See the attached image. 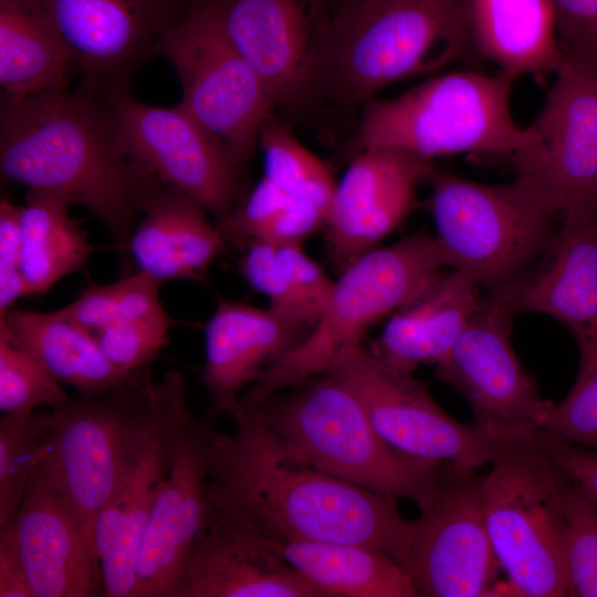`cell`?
<instances>
[{
    "label": "cell",
    "instance_id": "obj_1",
    "mask_svg": "<svg viewBox=\"0 0 597 597\" xmlns=\"http://www.w3.org/2000/svg\"><path fill=\"white\" fill-rule=\"evenodd\" d=\"M233 433L212 429L209 498L217 512L261 535L366 546L399 566L413 521L396 498L320 471L294 457L239 399Z\"/></svg>",
    "mask_w": 597,
    "mask_h": 597
},
{
    "label": "cell",
    "instance_id": "obj_2",
    "mask_svg": "<svg viewBox=\"0 0 597 597\" xmlns=\"http://www.w3.org/2000/svg\"><path fill=\"white\" fill-rule=\"evenodd\" d=\"M0 170L28 190L84 207L124 250L160 181L124 147L104 93L84 84L24 98L1 96Z\"/></svg>",
    "mask_w": 597,
    "mask_h": 597
},
{
    "label": "cell",
    "instance_id": "obj_3",
    "mask_svg": "<svg viewBox=\"0 0 597 597\" xmlns=\"http://www.w3.org/2000/svg\"><path fill=\"white\" fill-rule=\"evenodd\" d=\"M185 388L184 375L172 370L158 383L147 375L104 395L70 398L52 410L40 471L88 538L95 516L136 469Z\"/></svg>",
    "mask_w": 597,
    "mask_h": 597
},
{
    "label": "cell",
    "instance_id": "obj_4",
    "mask_svg": "<svg viewBox=\"0 0 597 597\" xmlns=\"http://www.w3.org/2000/svg\"><path fill=\"white\" fill-rule=\"evenodd\" d=\"M245 407L303 462L371 491L409 499L420 511L451 470L391 447L354 392L329 373Z\"/></svg>",
    "mask_w": 597,
    "mask_h": 597
},
{
    "label": "cell",
    "instance_id": "obj_5",
    "mask_svg": "<svg viewBox=\"0 0 597 597\" xmlns=\"http://www.w3.org/2000/svg\"><path fill=\"white\" fill-rule=\"evenodd\" d=\"M423 208L431 216L446 268L492 293L528 273L546 254L562 213L528 178L488 185L434 168Z\"/></svg>",
    "mask_w": 597,
    "mask_h": 597
},
{
    "label": "cell",
    "instance_id": "obj_6",
    "mask_svg": "<svg viewBox=\"0 0 597 597\" xmlns=\"http://www.w3.org/2000/svg\"><path fill=\"white\" fill-rule=\"evenodd\" d=\"M470 57L464 0H334L327 94L341 103Z\"/></svg>",
    "mask_w": 597,
    "mask_h": 597
},
{
    "label": "cell",
    "instance_id": "obj_7",
    "mask_svg": "<svg viewBox=\"0 0 597 597\" xmlns=\"http://www.w3.org/2000/svg\"><path fill=\"white\" fill-rule=\"evenodd\" d=\"M514 81L502 71H454L374 97L363 105L355 148H397L428 161L464 153L510 158L526 142L511 113Z\"/></svg>",
    "mask_w": 597,
    "mask_h": 597
},
{
    "label": "cell",
    "instance_id": "obj_8",
    "mask_svg": "<svg viewBox=\"0 0 597 597\" xmlns=\"http://www.w3.org/2000/svg\"><path fill=\"white\" fill-rule=\"evenodd\" d=\"M446 264L434 237L417 232L376 248L347 265L304 339L272 364L239 400L256 406L280 391L325 374L348 345L362 342Z\"/></svg>",
    "mask_w": 597,
    "mask_h": 597
},
{
    "label": "cell",
    "instance_id": "obj_9",
    "mask_svg": "<svg viewBox=\"0 0 597 597\" xmlns=\"http://www.w3.org/2000/svg\"><path fill=\"white\" fill-rule=\"evenodd\" d=\"M481 478L488 533L513 596L563 597L569 476L530 441L507 443Z\"/></svg>",
    "mask_w": 597,
    "mask_h": 597
},
{
    "label": "cell",
    "instance_id": "obj_10",
    "mask_svg": "<svg viewBox=\"0 0 597 597\" xmlns=\"http://www.w3.org/2000/svg\"><path fill=\"white\" fill-rule=\"evenodd\" d=\"M160 54L182 88L178 105L221 140L241 166L259 134L275 117L274 102L258 73L227 35L217 0L191 6L163 36Z\"/></svg>",
    "mask_w": 597,
    "mask_h": 597
},
{
    "label": "cell",
    "instance_id": "obj_11",
    "mask_svg": "<svg viewBox=\"0 0 597 597\" xmlns=\"http://www.w3.org/2000/svg\"><path fill=\"white\" fill-rule=\"evenodd\" d=\"M515 316L506 287L486 293L453 346L434 365L436 376L465 398L474 425L503 443L530 440L554 407L542 397L512 346Z\"/></svg>",
    "mask_w": 597,
    "mask_h": 597
},
{
    "label": "cell",
    "instance_id": "obj_12",
    "mask_svg": "<svg viewBox=\"0 0 597 597\" xmlns=\"http://www.w3.org/2000/svg\"><path fill=\"white\" fill-rule=\"evenodd\" d=\"M362 402L378 433L410 457L458 472H476L507 444L475 425L458 422L433 400L412 374L377 358L362 342L345 347L327 371Z\"/></svg>",
    "mask_w": 597,
    "mask_h": 597
},
{
    "label": "cell",
    "instance_id": "obj_13",
    "mask_svg": "<svg viewBox=\"0 0 597 597\" xmlns=\"http://www.w3.org/2000/svg\"><path fill=\"white\" fill-rule=\"evenodd\" d=\"M223 29L275 107L298 113L327 94L334 0H217Z\"/></svg>",
    "mask_w": 597,
    "mask_h": 597
},
{
    "label": "cell",
    "instance_id": "obj_14",
    "mask_svg": "<svg viewBox=\"0 0 597 597\" xmlns=\"http://www.w3.org/2000/svg\"><path fill=\"white\" fill-rule=\"evenodd\" d=\"M476 472L450 470L428 507L413 521L400 567L417 596H513L500 580Z\"/></svg>",
    "mask_w": 597,
    "mask_h": 597
},
{
    "label": "cell",
    "instance_id": "obj_15",
    "mask_svg": "<svg viewBox=\"0 0 597 597\" xmlns=\"http://www.w3.org/2000/svg\"><path fill=\"white\" fill-rule=\"evenodd\" d=\"M129 155L149 174L224 218L242 197L243 167L216 136L178 104H145L129 90L101 91Z\"/></svg>",
    "mask_w": 597,
    "mask_h": 597
},
{
    "label": "cell",
    "instance_id": "obj_16",
    "mask_svg": "<svg viewBox=\"0 0 597 597\" xmlns=\"http://www.w3.org/2000/svg\"><path fill=\"white\" fill-rule=\"evenodd\" d=\"M509 159L559 210L597 201V67L564 54L544 105Z\"/></svg>",
    "mask_w": 597,
    "mask_h": 597
},
{
    "label": "cell",
    "instance_id": "obj_17",
    "mask_svg": "<svg viewBox=\"0 0 597 597\" xmlns=\"http://www.w3.org/2000/svg\"><path fill=\"white\" fill-rule=\"evenodd\" d=\"M211 431L187 405L170 421V462L140 544L135 597L176 596L209 517Z\"/></svg>",
    "mask_w": 597,
    "mask_h": 597
},
{
    "label": "cell",
    "instance_id": "obj_18",
    "mask_svg": "<svg viewBox=\"0 0 597 597\" xmlns=\"http://www.w3.org/2000/svg\"><path fill=\"white\" fill-rule=\"evenodd\" d=\"M69 50L81 84L129 90L133 75L160 54L182 0H31Z\"/></svg>",
    "mask_w": 597,
    "mask_h": 597
},
{
    "label": "cell",
    "instance_id": "obj_19",
    "mask_svg": "<svg viewBox=\"0 0 597 597\" xmlns=\"http://www.w3.org/2000/svg\"><path fill=\"white\" fill-rule=\"evenodd\" d=\"M433 169L432 161L397 148L357 151L335 185L325 222L329 258L339 272L407 219Z\"/></svg>",
    "mask_w": 597,
    "mask_h": 597
},
{
    "label": "cell",
    "instance_id": "obj_20",
    "mask_svg": "<svg viewBox=\"0 0 597 597\" xmlns=\"http://www.w3.org/2000/svg\"><path fill=\"white\" fill-rule=\"evenodd\" d=\"M0 541L17 553L33 597L104 596L92 543L40 467Z\"/></svg>",
    "mask_w": 597,
    "mask_h": 597
},
{
    "label": "cell",
    "instance_id": "obj_21",
    "mask_svg": "<svg viewBox=\"0 0 597 597\" xmlns=\"http://www.w3.org/2000/svg\"><path fill=\"white\" fill-rule=\"evenodd\" d=\"M175 597H325L308 578L211 509Z\"/></svg>",
    "mask_w": 597,
    "mask_h": 597
},
{
    "label": "cell",
    "instance_id": "obj_22",
    "mask_svg": "<svg viewBox=\"0 0 597 597\" xmlns=\"http://www.w3.org/2000/svg\"><path fill=\"white\" fill-rule=\"evenodd\" d=\"M311 327L268 306L221 301L205 327L202 379L213 413L227 412Z\"/></svg>",
    "mask_w": 597,
    "mask_h": 597
},
{
    "label": "cell",
    "instance_id": "obj_23",
    "mask_svg": "<svg viewBox=\"0 0 597 597\" xmlns=\"http://www.w3.org/2000/svg\"><path fill=\"white\" fill-rule=\"evenodd\" d=\"M547 260L507 286L516 315L541 313L573 333L597 328V221L590 209L565 213Z\"/></svg>",
    "mask_w": 597,
    "mask_h": 597
},
{
    "label": "cell",
    "instance_id": "obj_24",
    "mask_svg": "<svg viewBox=\"0 0 597 597\" xmlns=\"http://www.w3.org/2000/svg\"><path fill=\"white\" fill-rule=\"evenodd\" d=\"M186 391L187 388L176 395L140 462L91 525L90 540L100 564L105 597H135L140 544L170 462V421L187 404Z\"/></svg>",
    "mask_w": 597,
    "mask_h": 597
},
{
    "label": "cell",
    "instance_id": "obj_25",
    "mask_svg": "<svg viewBox=\"0 0 597 597\" xmlns=\"http://www.w3.org/2000/svg\"><path fill=\"white\" fill-rule=\"evenodd\" d=\"M140 216L127 250L137 271L160 282L205 280L229 245L198 201L163 180L146 198Z\"/></svg>",
    "mask_w": 597,
    "mask_h": 597
},
{
    "label": "cell",
    "instance_id": "obj_26",
    "mask_svg": "<svg viewBox=\"0 0 597 597\" xmlns=\"http://www.w3.org/2000/svg\"><path fill=\"white\" fill-rule=\"evenodd\" d=\"M481 293L462 273L439 270L391 314L369 350L405 373L436 365L467 326Z\"/></svg>",
    "mask_w": 597,
    "mask_h": 597
},
{
    "label": "cell",
    "instance_id": "obj_27",
    "mask_svg": "<svg viewBox=\"0 0 597 597\" xmlns=\"http://www.w3.org/2000/svg\"><path fill=\"white\" fill-rule=\"evenodd\" d=\"M464 13L474 56L499 71L542 82L561 65L552 0H464Z\"/></svg>",
    "mask_w": 597,
    "mask_h": 597
},
{
    "label": "cell",
    "instance_id": "obj_28",
    "mask_svg": "<svg viewBox=\"0 0 597 597\" xmlns=\"http://www.w3.org/2000/svg\"><path fill=\"white\" fill-rule=\"evenodd\" d=\"M3 322L35 355L60 384L80 396H100L142 380L148 368L125 371L103 353L93 332L62 316L57 311L10 310Z\"/></svg>",
    "mask_w": 597,
    "mask_h": 597
},
{
    "label": "cell",
    "instance_id": "obj_29",
    "mask_svg": "<svg viewBox=\"0 0 597 597\" xmlns=\"http://www.w3.org/2000/svg\"><path fill=\"white\" fill-rule=\"evenodd\" d=\"M238 525L308 578L325 597H417L404 569L379 551L355 544L269 537Z\"/></svg>",
    "mask_w": 597,
    "mask_h": 597
},
{
    "label": "cell",
    "instance_id": "obj_30",
    "mask_svg": "<svg viewBox=\"0 0 597 597\" xmlns=\"http://www.w3.org/2000/svg\"><path fill=\"white\" fill-rule=\"evenodd\" d=\"M74 61L31 0H0L2 95L24 98L70 88Z\"/></svg>",
    "mask_w": 597,
    "mask_h": 597
},
{
    "label": "cell",
    "instance_id": "obj_31",
    "mask_svg": "<svg viewBox=\"0 0 597 597\" xmlns=\"http://www.w3.org/2000/svg\"><path fill=\"white\" fill-rule=\"evenodd\" d=\"M71 203L54 193L28 190L20 211L21 271L25 296L43 294L69 274L85 270L95 251Z\"/></svg>",
    "mask_w": 597,
    "mask_h": 597
},
{
    "label": "cell",
    "instance_id": "obj_32",
    "mask_svg": "<svg viewBox=\"0 0 597 597\" xmlns=\"http://www.w3.org/2000/svg\"><path fill=\"white\" fill-rule=\"evenodd\" d=\"M258 146L263 154V176L327 217L336 182L324 163L295 137L290 126L270 118L260 130Z\"/></svg>",
    "mask_w": 597,
    "mask_h": 597
},
{
    "label": "cell",
    "instance_id": "obj_33",
    "mask_svg": "<svg viewBox=\"0 0 597 597\" xmlns=\"http://www.w3.org/2000/svg\"><path fill=\"white\" fill-rule=\"evenodd\" d=\"M52 410L0 418V526L17 513L34 472L49 452Z\"/></svg>",
    "mask_w": 597,
    "mask_h": 597
},
{
    "label": "cell",
    "instance_id": "obj_34",
    "mask_svg": "<svg viewBox=\"0 0 597 597\" xmlns=\"http://www.w3.org/2000/svg\"><path fill=\"white\" fill-rule=\"evenodd\" d=\"M70 397L29 347L0 322V410L2 415L56 409Z\"/></svg>",
    "mask_w": 597,
    "mask_h": 597
},
{
    "label": "cell",
    "instance_id": "obj_35",
    "mask_svg": "<svg viewBox=\"0 0 597 597\" xmlns=\"http://www.w3.org/2000/svg\"><path fill=\"white\" fill-rule=\"evenodd\" d=\"M579 371L567 396L554 404L540 433L597 451V328L573 333Z\"/></svg>",
    "mask_w": 597,
    "mask_h": 597
},
{
    "label": "cell",
    "instance_id": "obj_36",
    "mask_svg": "<svg viewBox=\"0 0 597 597\" xmlns=\"http://www.w3.org/2000/svg\"><path fill=\"white\" fill-rule=\"evenodd\" d=\"M161 284L163 282L136 271L111 284H91L73 302L56 311L96 333L116 321L164 307L159 298Z\"/></svg>",
    "mask_w": 597,
    "mask_h": 597
},
{
    "label": "cell",
    "instance_id": "obj_37",
    "mask_svg": "<svg viewBox=\"0 0 597 597\" xmlns=\"http://www.w3.org/2000/svg\"><path fill=\"white\" fill-rule=\"evenodd\" d=\"M565 562L572 597H597V502L572 478L565 498Z\"/></svg>",
    "mask_w": 597,
    "mask_h": 597
},
{
    "label": "cell",
    "instance_id": "obj_38",
    "mask_svg": "<svg viewBox=\"0 0 597 597\" xmlns=\"http://www.w3.org/2000/svg\"><path fill=\"white\" fill-rule=\"evenodd\" d=\"M174 321L165 307L116 321L94 333L105 356L119 369L139 371L156 359L169 341Z\"/></svg>",
    "mask_w": 597,
    "mask_h": 597
},
{
    "label": "cell",
    "instance_id": "obj_39",
    "mask_svg": "<svg viewBox=\"0 0 597 597\" xmlns=\"http://www.w3.org/2000/svg\"><path fill=\"white\" fill-rule=\"evenodd\" d=\"M240 269L250 286L269 300L270 308L312 328L316 314L292 285L280 263L275 244L259 240L249 242Z\"/></svg>",
    "mask_w": 597,
    "mask_h": 597
},
{
    "label": "cell",
    "instance_id": "obj_40",
    "mask_svg": "<svg viewBox=\"0 0 597 597\" xmlns=\"http://www.w3.org/2000/svg\"><path fill=\"white\" fill-rule=\"evenodd\" d=\"M564 54L597 67V0H552Z\"/></svg>",
    "mask_w": 597,
    "mask_h": 597
},
{
    "label": "cell",
    "instance_id": "obj_41",
    "mask_svg": "<svg viewBox=\"0 0 597 597\" xmlns=\"http://www.w3.org/2000/svg\"><path fill=\"white\" fill-rule=\"evenodd\" d=\"M21 206L7 197L0 201V317H3L20 297L25 296L21 271L20 245Z\"/></svg>",
    "mask_w": 597,
    "mask_h": 597
},
{
    "label": "cell",
    "instance_id": "obj_42",
    "mask_svg": "<svg viewBox=\"0 0 597 597\" xmlns=\"http://www.w3.org/2000/svg\"><path fill=\"white\" fill-rule=\"evenodd\" d=\"M281 265L303 301L316 314L326 303L334 281L303 249L302 243L276 245Z\"/></svg>",
    "mask_w": 597,
    "mask_h": 597
},
{
    "label": "cell",
    "instance_id": "obj_43",
    "mask_svg": "<svg viewBox=\"0 0 597 597\" xmlns=\"http://www.w3.org/2000/svg\"><path fill=\"white\" fill-rule=\"evenodd\" d=\"M597 502V452L537 432L530 440Z\"/></svg>",
    "mask_w": 597,
    "mask_h": 597
},
{
    "label": "cell",
    "instance_id": "obj_44",
    "mask_svg": "<svg viewBox=\"0 0 597 597\" xmlns=\"http://www.w3.org/2000/svg\"><path fill=\"white\" fill-rule=\"evenodd\" d=\"M0 597H33L17 553L3 541H0Z\"/></svg>",
    "mask_w": 597,
    "mask_h": 597
},
{
    "label": "cell",
    "instance_id": "obj_45",
    "mask_svg": "<svg viewBox=\"0 0 597 597\" xmlns=\"http://www.w3.org/2000/svg\"><path fill=\"white\" fill-rule=\"evenodd\" d=\"M182 1H184L188 7H191V6H196V4L209 2V1H212V0H182Z\"/></svg>",
    "mask_w": 597,
    "mask_h": 597
},
{
    "label": "cell",
    "instance_id": "obj_46",
    "mask_svg": "<svg viewBox=\"0 0 597 597\" xmlns=\"http://www.w3.org/2000/svg\"><path fill=\"white\" fill-rule=\"evenodd\" d=\"M593 212H594L595 219H596V221H597V201H596V205H595V207H594Z\"/></svg>",
    "mask_w": 597,
    "mask_h": 597
}]
</instances>
